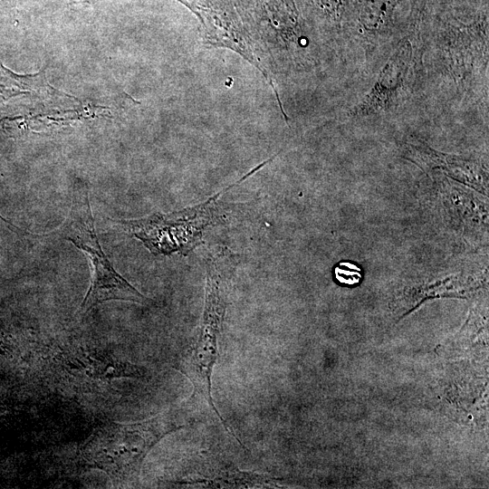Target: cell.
<instances>
[{
  "label": "cell",
  "instance_id": "6",
  "mask_svg": "<svg viewBox=\"0 0 489 489\" xmlns=\"http://www.w3.org/2000/svg\"><path fill=\"white\" fill-rule=\"evenodd\" d=\"M186 5H187L198 16L203 26L205 41L209 45L230 48L241 54L244 59L260 70L269 84L274 90L276 99L281 110L283 111L282 113L284 116L285 112L282 107V102L272 80L254 54L243 31L236 26L232 19L229 20L227 17H224L209 8L204 7L203 5H197L196 3Z\"/></svg>",
  "mask_w": 489,
  "mask_h": 489
},
{
  "label": "cell",
  "instance_id": "3",
  "mask_svg": "<svg viewBox=\"0 0 489 489\" xmlns=\"http://www.w3.org/2000/svg\"><path fill=\"white\" fill-rule=\"evenodd\" d=\"M254 170L197 206L169 214L124 221L133 235L154 254H187L201 243L202 235L215 220L216 202L223 193L238 185Z\"/></svg>",
  "mask_w": 489,
  "mask_h": 489
},
{
  "label": "cell",
  "instance_id": "9",
  "mask_svg": "<svg viewBox=\"0 0 489 489\" xmlns=\"http://www.w3.org/2000/svg\"><path fill=\"white\" fill-rule=\"evenodd\" d=\"M11 72L4 70L3 68H0V95L4 96L5 93L8 92L5 91L4 83H8L11 82L13 77L11 76Z\"/></svg>",
  "mask_w": 489,
  "mask_h": 489
},
{
  "label": "cell",
  "instance_id": "2",
  "mask_svg": "<svg viewBox=\"0 0 489 489\" xmlns=\"http://www.w3.org/2000/svg\"><path fill=\"white\" fill-rule=\"evenodd\" d=\"M88 194L84 187L74 189L68 216L60 227L51 232L82 250L91 267V285L76 315L82 317L107 301L147 303L149 300L113 268L103 252L96 235Z\"/></svg>",
  "mask_w": 489,
  "mask_h": 489
},
{
  "label": "cell",
  "instance_id": "1",
  "mask_svg": "<svg viewBox=\"0 0 489 489\" xmlns=\"http://www.w3.org/2000/svg\"><path fill=\"white\" fill-rule=\"evenodd\" d=\"M171 413L133 422L107 424L90 436L81 450L84 465L124 484L138 478L149 451L167 435L183 428Z\"/></svg>",
  "mask_w": 489,
  "mask_h": 489
},
{
  "label": "cell",
  "instance_id": "4",
  "mask_svg": "<svg viewBox=\"0 0 489 489\" xmlns=\"http://www.w3.org/2000/svg\"><path fill=\"white\" fill-rule=\"evenodd\" d=\"M226 311L218 301L204 303L202 319L190 345L180 355L177 369L193 386L192 403L206 405L208 413L217 417L227 432H231L215 407L211 388L212 374L218 355V338Z\"/></svg>",
  "mask_w": 489,
  "mask_h": 489
},
{
  "label": "cell",
  "instance_id": "7",
  "mask_svg": "<svg viewBox=\"0 0 489 489\" xmlns=\"http://www.w3.org/2000/svg\"><path fill=\"white\" fill-rule=\"evenodd\" d=\"M183 484L216 488H263L276 484L275 480L267 475L242 471L231 466L208 468L207 471L193 475L192 478L186 479Z\"/></svg>",
  "mask_w": 489,
  "mask_h": 489
},
{
  "label": "cell",
  "instance_id": "8",
  "mask_svg": "<svg viewBox=\"0 0 489 489\" xmlns=\"http://www.w3.org/2000/svg\"><path fill=\"white\" fill-rule=\"evenodd\" d=\"M392 0H368L360 14V22L369 33L382 29L391 8Z\"/></svg>",
  "mask_w": 489,
  "mask_h": 489
},
{
  "label": "cell",
  "instance_id": "5",
  "mask_svg": "<svg viewBox=\"0 0 489 489\" xmlns=\"http://www.w3.org/2000/svg\"><path fill=\"white\" fill-rule=\"evenodd\" d=\"M413 67V47L403 39L388 58L375 84L367 95L350 110L352 117L382 114L402 101Z\"/></svg>",
  "mask_w": 489,
  "mask_h": 489
}]
</instances>
